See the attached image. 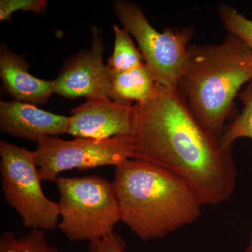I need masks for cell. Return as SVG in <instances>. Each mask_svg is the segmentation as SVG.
<instances>
[{
  "instance_id": "9",
  "label": "cell",
  "mask_w": 252,
  "mask_h": 252,
  "mask_svg": "<svg viewBox=\"0 0 252 252\" xmlns=\"http://www.w3.org/2000/svg\"><path fill=\"white\" fill-rule=\"evenodd\" d=\"M67 134L75 137L106 140L135 135L137 106L122 105L110 99H88L69 112Z\"/></svg>"
},
{
  "instance_id": "10",
  "label": "cell",
  "mask_w": 252,
  "mask_h": 252,
  "mask_svg": "<svg viewBox=\"0 0 252 252\" xmlns=\"http://www.w3.org/2000/svg\"><path fill=\"white\" fill-rule=\"evenodd\" d=\"M69 117L59 115L20 101L0 102V130L20 139L39 142L47 136L67 133Z\"/></svg>"
},
{
  "instance_id": "16",
  "label": "cell",
  "mask_w": 252,
  "mask_h": 252,
  "mask_svg": "<svg viewBox=\"0 0 252 252\" xmlns=\"http://www.w3.org/2000/svg\"><path fill=\"white\" fill-rule=\"evenodd\" d=\"M47 9L45 0H1L0 1V21H7L16 11H32L44 14Z\"/></svg>"
},
{
  "instance_id": "1",
  "label": "cell",
  "mask_w": 252,
  "mask_h": 252,
  "mask_svg": "<svg viewBox=\"0 0 252 252\" xmlns=\"http://www.w3.org/2000/svg\"><path fill=\"white\" fill-rule=\"evenodd\" d=\"M137 106L135 158L157 164L178 176L202 205H218L236 188L233 148L200 125L178 91L156 85Z\"/></svg>"
},
{
  "instance_id": "4",
  "label": "cell",
  "mask_w": 252,
  "mask_h": 252,
  "mask_svg": "<svg viewBox=\"0 0 252 252\" xmlns=\"http://www.w3.org/2000/svg\"><path fill=\"white\" fill-rule=\"evenodd\" d=\"M58 228L71 242L96 241L114 231L121 211L112 182L97 175L59 177Z\"/></svg>"
},
{
  "instance_id": "18",
  "label": "cell",
  "mask_w": 252,
  "mask_h": 252,
  "mask_svg": "<svg viewBox=\"0 0 252 252\" xmlns=\"http://www.w3.org/2000/svg\"><path fill=\"white\" fill-rule=\"evenodd\" d=\"M88 250L89 252H127L125 243L116 232L100 240L91 242Z\"/></svg>"
},
{
  "instance_id": "19",
  "label": "cell",
  "mask_w": 252,
  "mask_h": 252,
  "mask_svg": "<svg viewBox=\"0 0 252 252\" xmlns=\"http://www.w3.org/2000/svg\"><path fill=\"white\" fill-rule=\"evenodd\" d=\"M0 252H21L19 240L12 232H4L0 237Z\"/></svg>"
},
{
  "instance_id": "20",
  "label": "cell",
  "mask_w": 252,
  "mask_h": 252,
  "mask_svg": "<svg viewBox=\"0 0 252 252\" xmlns=\"http://www.w3.org/2000/svg\"><path fill=\"white\" fill-rule=\"evenodd\" d=\"M245 252H252V229L251 235H250V240L246 249H245Z\"/></svg>"
},
{
  "instance_id": "5",
  "label": "cell",
  "mask_w": 252,
  "mask_h": 252,
  "mask_svg": "<svg viewBox=\"0 0 252 252\" xmlns=\"http://www.w3.org/2000/svg\"><path fill=\"white\" fill-rule=\"evenodd\" d=\"M1 187L6 203L30 229L54 230L59 225V203L46 196L34 152L0 141Z\"/></svg>"
},
{
  "instance_id": "15",
  "label": "cell",
  "mask_w": 252,
  "mask_h": 252,
  "mask_svg": "<svg viewBox=\"0 0 252 252\" xmlns=\"http://www.w3.org/2000/svg\"><path fill=\"white\" fill-rule=\"evenodd\" d=\"M218 14L228 33L240 38L252 52V20L226 4L219 8Z\"/></svg>"
},
{
  "instance_id": "14",
  "label": "cell",
  "mask_w": 252,
  "mask_h": 252,
  "mask_svg": "<svg viewBox=\"0 0 252 252\" xmlns=\"http://www.w3.org/2000/svg\"><path fill=\"white\" fill-rule=\"evenodd\" d=\"M243 104L241 113L225 126L219 137V142L223 148H233L238 139L250 138L252 140V80L238 94Z\"/></svg>"
},
{
  "instance_id": "17",
  "label": "cell",
  "mask_w": 252,
  "mask_h": 252,
  "mask_svg": "<svg viewBox=\"0 0 252 252\" xmlns=\"http://www.w3.org/2000/svg\"><path fill=\"white\" fill-rule=\"evenodd\" d=\"M18 240L21 252H61L59 249L49 245L42 230L32 229Z\"/></svg>"
},
{
  "instance_id": "2",
  "label": "cell",
  "mask_w": 252,
  "mask_h": 252,
  "mask_svg": "<svg viewBox=\"0 0 252 252\" xmlns=\"http://www.w3.org/2000/svg\"><path fill=\"white\" fill-rule=\"evenodd\" d=\"M112 183L121 221L142 241L165 238L201 216L202 205L189 186L157 164L126 160L116 167Z\"/></svg>"
},
{
  "instance_id": "8",
  "label": "cell",
  "mask_w": 252,
  "mask_h": 252,
  "mask_svg": "<svg viewBox=\"0 0 252 252\" xmlns=\"http://www.w3.org/2000/svg\"><path fill=\"white\" fill-rule=\"evenodd\" d=\"M92 35L90 50L68 59L53 81L54 94L69 99H109L111 75L104 63L103 38L97 28H92Z\"/></svg>"
},
{
  "instance_id": "3",
  "label": "cell",
  "mask_w": 252,
  "mask_h": 252,
  "mask_svg": "<svg viewBox=\"0 0 252 252\" xmlns=\"http://www.w3.org/2000/svg\"><path fill=\"white\" fill-rule=\"evenodd\" d=\"M177 91L205 130L217 138L235 115V98L252 80V52L228 33L221 44L189 45Z\"/></svg>"
},
{
  "instance_id": "12",
  "label": "cell",
  "mask_w": 252,
  "mask_h": 252,
  "mask_svg": "<svg viewBox=\"0 0 252 252\" xmlns=\"http://www.w3.org/2000/svg\"><path fill=\"white\" fill-rule=\"evenodd\" d=\"M110 72V71H109ZM109 99L122 105L132 106L148 99L156 89L155 79L146 63L131 70L112 72Z\"/></svg>"
},
{
  "instance_id": "13",
  "label": "cell",
  "mask_w": 252,
  "mask_h": 252,
  "mask_svg": "<svg viewBox=\"0 0 252 252\" xmlns=\"http://www.w3.org/2000/svg\"><path fill=\"white\" fill-rule=\"evenodd\" d=\"M115 41L112 56L107 61V66L112 72H124L140 67L144 64L140 50L136 47L130 34L124 28L113 25Z\"/></svg>"
},
{
  "instance_id": "6",
  "label": "cell",
  "mask_w": 252,
  "mask_h": 252,
  "mask_svg": "<svg viewBox=\"0 0 252 252\" xmlns=\"http://www.w3.org/2000/svg\"><path fill=\"white\" fill-rule=\"evenodd\" d=\"M113 9L123 28L135 37L156 83L177 91L189 58L191 28H167L159 32L151 26L140 6L130 1H114Z\"/></svg>"
},
{
  "instance_id": "7",
  "label": "cell",
  "mask_w": 252,
  "mask_h": 252,
  "mask_svg": "<svg viewBox=\"0 0 252 252\" xmlns=\"http://www.w3.org/2000/svg\"><path fill=\"white\" fill-rule=\"evenodd\" d=\"M135 139L120 135L106 140L76 137L64 140L58 136L43 137L34 151V158L42 181L56 183L63 172L97 167H117L135 158Z\"/></svg>"
},
{
  "instance_id": "11",
  "label": "cell",
  "mask_w": 252,
  "mask_h": 252,
  "mask_svg": "<svg viewBox=\"0 0 252 252\" xmlns=\"http://www.w3.org/2000/svg\"><path fill=\"white\" fill-rule=\"evenodd\" d=\"M23 56L12 52L6 44L0 47V77L4 92L15 100L43 105L54 93L53 81L34 77Z\"/></svg>"
}]
</instances>
